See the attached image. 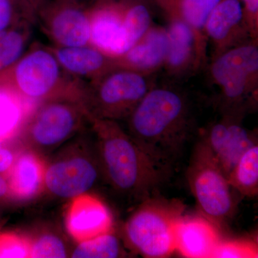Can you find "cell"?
I'll list each match as a JSON object with an SVG mask.
<instances>
[{
    "instance_id": "836d02e7",
    "label": "cell",
    "mask_w": 258,
    "mask_h": 258,
    "mask_svg": "<svg viewBox=\"0 0 258 258\" xmlns=\"http://www.w3.org/2000/svg\"><path fill=\"white\" fill-rule=\"evenodd\" d=\"M3 144H4V142H0V147H1L3 145Z\"/></svg>"
},
{
    "instance_id": "3957f363",
    "label": "cell",
    "mask_w": 258,
    "mask_h": 258,
    "mask_svg": "<svg viewBox=\"0 0 258 258\" xmlns=\"http://www.w3.org/2000/svg\"><path fill=\"white\" fill-rule=\"evenodd\" d=\"M0 82L35 106L60 98L82 103L87 84L66 72L50 46L40 43L31 44L11 68L0 74Z\"/></svg>"
},
{
    "instance_id": "484cf974",
    "label": "cell",
    "mask_w": 258,
    "mask_h": 258,
    "mask_svg": "<svg viewBox=\"0 0 258 258\" xmlns=\"http://www.w3.org/2000/svg\"><path fill=\"white\" fill-rule=\"evenodd\" d=\"M25 20L36 25L35 13L27 0H0V32Z\"/></svg>"
},
{
    "instance_id": "52a82bcc",
    "label": "cell",
    "mask_w": 258,
    "mask_h": 258,
    "mask_svg": "<svg viewBox=\"0 0 258 258\" xmlns=\"http://www.w3.org/2000/svg\"><path fill=\"white\" fill-rule=\"evenodd\" d=\"M89 125V118L83 103L78 100L60 98L37 105L18 137L26 149L50 152L79 135Z\"/></svg>"
},
{
    "instance_id": "9a60e30c",
    "label": "cell",
    "mask_w": 258,
    "mask_h": 258,
    "mask_svg": "<svg viewBox=\"0 0 258 258\" xmlns=\"http://www.w3.org/2000/svg\"><path fill=\"white\" fill-rule=\"evenodd\" d=\"M167 30L169 50L164 69L169 76L181 78L198 71L206 60V40L200 38L189 25L170 20Z\"/></svg>"
},
{
    "instance_id": "603a6c76",
    "label": "cell",
    "mask_w": 258,
    "mask_h": 258,
    "mask_svg": "<svg viewBox=\"0 0 258 258\" xmlns=\"http://www.w3.org/2000/svg\"><path fill=\"white\" fill-rule=\"evenodd\" d=\"M232 189L242 196L254 198L258 194V147L254 144L242 154L227 175Z\"/></svg>"
},
{
    "instance_id": "7c38bea8",
    "label": "cell",
    "mask_w": 258,
    "mask_h": 258,
    "mask_svg": "<svg viewBox=\"0 0 258 258\" xmlns=\"http://www.w3.org/2000/svg\"><path fill=\"white\" fill-rule=\"evenodd\" d=\"M222 114L221 119L205 129L200 139L210 148L227 177L242 154L257 142L255 135L242 125L243 115Z\"/></svg>"
},
{
    "instance_id": "1f68e13d",
    "label": "cell",
    "mask_w": 258,
    "mask_h": 258,
    "mask_svg": "<svg viewBox=\"0 0 258 258\" xmlns=\"http://www.w3.org/2000/svg\"><path fill=\"white\" fill-rule=\"evenodd\" d=\"M27 1H28V4L30 5V8H31L32 11L35 13V18H36L37 12L41 9L42 7L46 4L47 2L50 1V0H27Z\"/></svg>"
},
{
    "instance_id": "30bf717a",
    "label": "cell",
    "mask_w": 258,
    "mask_h": 258,
    "mask_svg": "<svg viewBox=\"0 0 258 258\" xmlns=\"http://www.w3.org/2000/svg\"><path fill=\"white\" fill-rule=\"evenodd\" d=\"M46 162L45 189L55 198H73L88 193L103 177L96 144L85 138L69 144Z\"/></svg>"
},
{
    "instance_id": "4fadbf2b",
    "label": "cell",
    "mask_w": 258,
    "mask_h": 258,
    "mask_svg": "<svg viewBox=\"0 0 258 258\" xmlns=\"http://www.w3.org/2000/svg\"><path fill=\"white\" fill-rule=\"evenodd\" d=\"M204 32L213 47L212 58L232 47L254 40L246 23L240 0H221L209 15Z\"/></svg>"
},
{
    "instance_id": "5b68a950",
    "label": "cell",
    "mask_w": 258,
    "mask_h": 258,
    "mask_svg": "<svg viewBox=\"0 0 258 258\" xmlns=\"http://www.w3.org/2000/svg\"><path fill=\"white\" fill-rule=\"evenodd\" d=\"M184 212V204L174 199L154 194L142 200L125 224L129 246L145 257H169L176 251V230Z\"/></svg>"
},
{
    "instance_id": "d4e9b609",
    "label": "cell",
    "mask_w": 258,
    "mask_h": 258,
    "mask_svg": "<svg viewBox=\"0 0 258 258\" xmlns=\"http://www.w3.org/2000/svg\"><path fill=\"white\" fill-rule=\"evenodd\" d=\"M30 257H67L69 250L64 241L54 232H41L30 238Z\"/></svg>"
},
{
    "instance_id": "44dd1931",
    "label": "cell",
    "mask_w": 258,
    "mask_h": 258,
    "mask_svg": "<svg viewBox=\"0 0 258 258\" xmlns=\"http://www.w3.org/2000/svg\"><path fill=\"white\" fill-rule=\"evenodd\" d=\"M35 108V106L0 82V142L5 143L18 137Z\"/></svg>"
},
{
    "instance_id": "5bb4252c",
    "label": "cell",
    "mask_w": 258,
    "mask_h": 258,
    "mask_svg": "<svg viewBox=\"0 0 258 258\" xmlns=\"http://www.w3.org/2000/svg\"><path fill=\"white\" fill-rule=\"evenodd\" d=\"M64 226L71 238L79 244L113 232V215L101 199L83 194L71 200Z\"/></svg>"
},
{
    "instance_id": "9c48e42d",
    "label": "cell",
    "mask_w": 258,
    "mask_h": 258,
    "mask_svg": "<svg viewBox=\"0 0 258 258\" xmlns=\"http://www.w3.org/2000/svg\"><path fill=\"white\" fill-rule=\"evenodd\" d=\"M186 179L202 214L216 225L233 215L232 187L213 153L201 139L194 148Z\"/></svg>"
},
{
    "instance_id": "d6986e66",
    "label": "cell",
    "mask_w": 258,
    "mask_h": 258,
    "mask_svg": "<svg viewBox=\"0 0 258 258\" xmlns=\"http://www.w3.org/2000/svg\"><path fill=\"white\" fill-rule=\"evenodd\" d=\"M46 161L40 153L23 149L16 153L14 163L7 175L10 197L18 200L35 198L45 189Z\"/></svg>"
},
{
    "instance_id": "8fae6325",
    "label": "cell",
    "mask_w": 258,
    "mask_h": 258,
    "mask_svg": "<svg viewBox=\"0 0 258 258\" xmlns=\"http://www.w3.org/2000/svg\"><path fill=\"white\" fill-rule=\"evenodd\" d=\"M39 25L54 46L76 47L90 44L89 8L74 0H50L37 12Z\"/></svg>"
},
{
    "instance_id": "cb8c5ba5",
    "label": "cell",
    "mask_w": 258,
    "mask_h": 258,
    "mask_svg": "<svg viewBox=\"0 0 258 258\" xmlns=\"http://www.w3.org/2000/svg\"><path fill=\"white\" fill-rule=\"evenodd\" d=\"M121 254L120 241L113 232L78 244L71 257L114 258L119 257Z\"/></svg>"
},
{
    "instance_id": "8992f818",
    "label": "cell",
    "mask_w": 258,
    "mask_h": 258,
    "mask_svg": "<svg viewBox=\"0 0 258 258\" xmlns=\"http://www.w3.org/2000/svg\"><path fill=\"white\" fill-rule=\"evenodd\" d=\"M210 73L220 90L222 113L244 116L257 101V41L251 40L213 57Z\"/></svg>"
},
{
    "instance_id": "4dcf8cb0",
    "label": "cell",
    "mask_w": 258,
    "mask_h": 258,
    "mask_svg": "<svg viewBox=\"0 0 258 258\" xmlns=\"http://www.w3.org/2000/svg\"><path fill=\"white\" fill-rule=\"evenodd\" d=\"M10 196L9 186L5 176L0 175V200Z\"/></svg>"
},
{
    "instance_id": "7a4b0ae2",
    "label": "cell",
    "mask_w": 258,
    "mask_h": 258,
    "mask_svg": "<svg viewBox=\"0 0 258 258\" xmlns=\"http://www.w3.org/2000/svg\"><path fill=\"white\" fill-rule=\"evenodd\" d=\"M89 118L102 175L117 192L143 200L169 173L157 165L115 120Z\"/></svg>"
},
{
    "instance_id": "2e32d148",
    "label": "cell",
    "mask_w": 258,
    "mask_h": 258,
    "mask_svg": "<svg viewBox=\"0 0 258 258\" xmlns=\"http://www.w3.org/2000/svg\"><path fill=\"white\" fill-rule=\"evenodd\" d=\"M168 50L167 30L152 25L133 47L115 61L118 67L152 76L164 67Z\"/></svg>"
},
{
    "instance_id": "277c9868",
    "label": "cell",
    "mask_w": 258,
    "mask_h": 258,
    "mask_svg": "<svg viewBox=\"0 0 258 258\" xmlns=\"http://www.w3.org/2000/svg\"><path fill=\"white\" fill-rule=\"evenodd\" d=\"M90 44L117 58L152 26L150 12L138 0H98L89 8Z\"/></svg>"
},
{
    "instance_id": "7402d4cb",
    "label": "cell",
    "mask_w": 258,
    "mask_h": 258,
    "mask_svg": "<svg viewBox=\"0 0 258 258\" xmlns=\"http://www.w3.org/2000/svg\"><path fill=\"white\" fill-rule=\"evenodd\" d=\"M35 25L25 20L0 32V74L11 68L30 46Z\"/></svg>"
},
{
    "instance_id": "e0dca14e",
    "label": "cell",
    "mask_w": 258,
    "mask_h": 258,
    "mask_svg": "<svg viewBox=\"0 0 258 258\" xmlns=\"http://www.w3.org/2000/svg\"><path fill=\"white\" fill-rule=\"evenodd\" d=\"M51 50L66 72L85 82H91L118 67L115 58L91 44L76 47L51 45Z\"/></svg>"
},
{
    "instance_id": "6da1fadb",
    "label": "cell",
    "mask_w": 258,
    "mask_h": 258,
    "mask_svg": "<svg viewBox=\"0 0 258 258\" xmlns=\"http://www.w3.org/2000/svg\"><path fill=\"white\" fill-rule=\"evenodd\" d=\"M128 134L158 166L170 174L194 132L189 98L170 86H154L128 118Z\"/></svg>"
},
{
    "instance_id": "ffe728a7",
    "label": "cell",
    "mask_w": 258,
    "mask_h": 258,
    "mask_svg": "<svg viewBox=\"0 0 258 258\" xmlns=\"http://www.w3.org/2000/svg\"><path fill=\"white\" fill-rule=\"evenodd\" d=\"M169 20H179L189 25L200 38L207 40L205 23L212 10L221 0H154Z\"/></svg>"
},
{
    "instance_id": "d6a6232c",
    "label": "cell",
    "mask_w": 258,
    "mask_h": 258,
    "mask_svg": "<svg viewBox=\"0 0 258 258\" xmlns=\"http://www.w3.org/2000/svg\"><path fill=\"white\" fill-rule=\"evenodd\" d=\"M74 1L79 3L80 5H83V6L86 7V8H90L98 0H74Z\"/></svg>"
},
{
    "instance_id": "4316f807",
    "label": "cell",
    "mask_w": 258,
    "mask_h": 258,
    "mask_svg": "<svg viewBox=\"0 0 258 258\" xmlns=\"http://www.w3.org/2000/svg\"><path fill=\"white\" fill-rule=\"evenodd\" d=\"M258 257L257 244L248 239L221 240L214 252V258H254Z\"/></svg>"
},
{
    "instance_id": "f1b7e54d",
    "label": "cell",
    "mask_w": 258,
    "mask_h": 258,
    "mask_svg": "<svg viewBox=\"0 0 258 258\" xmlns=\"http://www.w3.org/2000/svg\"><path fill=\"white\" fill-rule=\"evenodd\" d=\"M243 8L244 18L251 37L258 38V0H240Z\"/></svg>"
},
{
    "instance_id": "ba28073f",
    "label": "cell",
    "mask_w": 258,
    "mask_h": 258,
    "mask_svg": "<svg viewBox=\"0 0 258 258\" xmlns=\"http://www.w3.org/2000/svg\"><path fill=\"white\" fill-rule=\"evenodd\" d=\"M151 76L116 67L87 83L82 103L88 116L115 121L126 120L154 86Z\"/></svg>"
},
{
    "instance_id": "83f0119b",
    "label": "cell",
    "mask_w": 258,
    "mask_h": 258,
    "mask_svg": "<svg viewBox=\"0 0 258 258\" xmlns=\"http://www.w3.org/2000/svg\"><path fill=\"white\" fill-rule=\"evenodd\" d=\"M29 237L15 232L0 233V258L30 257Z\"/></svg>"
},
{
    "instance_id": "ac0fdd59",
    "label": "cell",
    "mask_w": 258,
    "mask_h": 258,
    "mask_svg": "<svg viewBox=\"0 0 258 258\" xmlns=\"http://www.w3.org/2000/svg\"><path fill=\"white\" fill-rule=\"evenodd\" d=\"M221 240L215 222L203 215H184L176 230V251L184 257L212 258Z\"/></svg>"
},
{
    "instance_id": "f546056e",
    "label": "cell",
    "mask_w": 258,
    "mask_h": 258,
    "mask_svg": "<svg viewBox=\"0 0 258 258\" xmlns=\"http://www.w3.org/2000/svg\"><path fill=\"white\" fill-rule=\"evenodd\" d=\"M15 156L16 154L4 144L0 147V175L6 177L14 163Z\"/></svg>"
}]
</instances>
